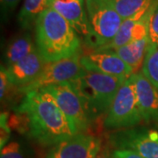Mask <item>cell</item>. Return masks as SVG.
<instances>
[{
  "label": "cell",
  "mask_w": 158,
  "mask_h": 158,
  "mask_svg": "<svg viewBox=\"0 0 158 158\" xmlns=\"http://www.w3.org/2000/svg\"><path fill=\"white\" fill-rule=\"evenodd\" d=\"M9 118L11 128L46 146L56 145L75 135L67 117L45 89L25 94Z\"/></svg>",
  "instance_id": "obj_1"
},
{
  "label": "cell",
  "mask_w": 158,
  "mask_h": 158,
  "mask_svg": "<svg viewBox=\"0 0 158 158\" xmlns=\"http://www.w3.org/2000/svg\"><path fill=\"white\" fill-rule=\"evenodd\" d=\"M35 44L46 62H56L81 53L78 34L53 8L43 11L35 23Z\"/></svg>",
  "instance_id": "obj_2"
},
{
  "label": "cell",
  "mask_w": 158,
  "mask_h": 158,
  "mask_svg": "<svg viewBox=\"0 0 158 158\" xmlns=\"http://www.w3.org/2000/svg\"><path fill=\"white\" fill-rule=\"evenodd\" d=\"M126 79L97 72H85L70 81V85L83 99L91 121L106 117L119 88Z\"/></svg>",
  "instance_id": "obj_3"
},
{
  "label": "cell",
  "mask_w": 158,
  "mask_h": 158,
  "mask_svg": "<svg viewBox=\"0 0 158 158\" xmlns=\"http://www.w3.org/2000/svg\"><path fill=\"white\" fill-rule=\"evenodd\" d=\"M90 35L85 41L90 50H95L111 42L124 19L112 0H85Z\"/></svg>",
  "instance_id": "obj_4"
},
{
  "label": "cell",
  "mask_w": 158,
  "mask_h": 158,
  "mask_svg": "<svg viewBox=\"0 0 158 158\" xmlns=\"http://www.w3.org/2000/svg\"><path fill=\"white\" fill-rule=\"evenodd\" d=\"M141 121L133 74L119 88L103 125L107 130H121L135 127Z\"/></svg>",
  "instance_id": "obj_5"
},
{
  "label": "cell",
  "mask_w": 158,
  "mask_h": 158,
  "mask_svg": "<svg viewBox=\"0 0 158 158\" xmlns=\"http://www.w3.org/2000/svg\"><path fill=\"white\" fill-rule=\"evenodd\" d=\"M81 56L82 52L69 58L47 62L37 78L28 85L19 89L18 92L27 94V92L50 85H61L77 79L86 72L81 64Z\"/></svg>",
  "instance_id": "obj_6"
},
{
  "label": "cell",
  "mask_w": 158,
  "mask_h": 158,
  "mask_svg": "<svg viewBox=\"0 0 158 158\" xmlns=\"http://www.w3.org/2000/svg\"><path fill=\"white\" fill-rule=\"evenodd\" d=\"M42 89L48 90L54 97L57 105L69 121L75 135L85 133L90 128L92 121L86 111L84 101L69 82L50 85Z\"/></svg>",
  "instance_id": "obj_7"
},
{
  "label": "cell",
  "mask_w": 158,
  "mask_h": 158,
  "mask_svg": "<svg viewBox=\"0 0 158 158\" xmlns=\"http://www.w3.org/2000/svg\"><path fill=\"white\" fill-rule=\"evenodd\" d=\"M116 149H129L144 158H158V132L147 127L118 130L110 136Z\"/></svg>",
  "instance_id": "obj_8"
},
{
  "label": "cell",
  "mask_w": 158,
  "mask_h": 158,
  "mask_svg": "<svg viewBox=\"0 0 158 158\" xmlns=\"http://www.w3.org/2000/svg\"><path fill=\"white\" fill-rule=\"evenodd\" d=\"M81 64L85 70L127 79L135 74L133 69L113 49L90 50L82 55Z\"/></svg>",
  "instance_id": "obj_9"
},
{
  "label": "cell",
  "mask_w": 158,
  "mask_h": 158,
  "mask_svg": "<svg viewBox=\"0 0 158 158\" xmlns=\"http://www.w3.org/2000/svg\"><path fill=\"white\" fill-rule=\"evenodd\" d=\"M101 150V140L85 133L61 141L50 151L56 158H95Z\"/></svg>",
  "instance_id": "obj_10"
},
{
  "label": "cell",
  "mask_w": 158,
  "mask_h": 158,
  "mask_svg": "<svg viewBox=\"0 0 158 158\" xmlns=\"http://www.w3.org/2000/svg\"><path fill=\"white\" fill-rule=\"evenodd\" d=\"M50 7L64 18L79 35L83 36L85 42L89 39L90 28L85 0H50Z\"/></svg>",
  "instance_id": "obj_11"
},
{
  "label": "cell",
  "mask_w": 158,
  "mask_h": 158,
  "mask_svg": "<svg viewBox=\"0 0 158 158\" xmlns=\"http://www.w3.org/2000/svg\"><path fill=\"white\" fill-rule=\"evenodd\" d=\"M47 62L38 50H36L16 63L5 67L7 69L11 85L18 91L37 78Z\"/></svg>",
  "instance_id": "obj_12"
},
{
  "label": "cell",
  "mask_w": 158,
  "mask_h": 158,
  "mask_svg": "<svg viewBox=\"0 0 158 158\" xmlns=\"http://www.w3.org/2000/svg\"><path fill=\"white\" fill-rule=\"evenodd\" d=\"M135 92L142 120L145 122L158 121V90L148 79L138 71L134 74Z\"/></svg>",
  "instance_id": "obj_13"
},
{
  "label": "cell",
  "mask_w": 158,
  "mask_h": 158,
  "mask_svg": "<svg viewBox=\"0 0 158 158\" xmlns=\"http://www.w3.org/2000/svg\"><path fill=\"white\" fill-rule=\"evenodd\" d=\"M36 50V44L28 33L19 34L13 37L7 44L5 50L4 57L6 67L16 63Z\"/></svg>",
  "instance_id": "obj_14"
},
{
  "label": "cell",
  "mask_w": 158,
  "mask_h": 158,
  "mask_svg": "<svg viewBox=\"0 0 158 158\" xmlns=\"http://www.w3.org/2000/svg\"><path fill=\"white\" fill-rule=\"evenodd\" d=\"M148 47V37L113 49L136 73L141 69Z\"/></svg>",
  "instance_id": "obj_15"
},
{
  "label": "cell",
  "mask_w": 158,
  "mask_h": 158,
  "mask_svg": "<svg viewBox=\"0 0 158 158\" xmlns=\"http://www.w3.org/2000/svg\"><path fill=\"white\" fill-rule=\"evenodd\" d=\"M50 7V0H25L18 15V23L23 30H31L39 16Z\"/></svg>",
  "instance_id": "obj_16"
},
{
  "label": "cell",
  "mask_w": 158,
  "mask_h": 158,
  "mask_svg": "<svg viewBox=\"0 0 158 158\" xmlns=\"http://www.w3.org/2000/svg\"><path fill=\"white\" fill-rule=\"evenodd\" d=\"M141 71L158 90V44L148 45Z\"/></svg>",
  "instance_id": "obj_17"
},
{
  "label": "cell",
  "mask_w": 158,
  "mask_h": 158,
  "mask_svg": "<svg viewBox=\"0 0 158 158\" xmlns=\"http://www.w3.org/2000/svg\"><path fill=\"white\" fill-rule=\"evenodd\" d=\"M113 6L123 19L148 9L153 0H112Z\"/></svg>",
  "instance_id": "obj_18"
},
{
  "label": "cell",
  "mask_w": 158,
  "mask_h": 158,
  "mask_svg": "<svg viewBox=\"0 0 158 158\" xmlns=\"http://www.w3.org/2000/svg\"><path fill=\"white\" fill-rule=\"evenodd\" d=\"M33 151L24 143L11 141L1 148L0 158H33Z\"/></svg>",
  "instance_id": "obj_19"
},
{
  "label": "cell",
  "mask_w": 158,
  "mask_h": 158,
  "mask_svg": "<svg viewBox=\"0 0 158 158\" xmlns=\"http://www.w3.org/2000/svg\"><path fill=\"white\" fill-rule=\"evenodd\" d=\"M0 98L2 104L6 101L7 97L11 93L12 89H16L13 85H11V81L9 79V76L7 73V69L3 64L1 65V70H0Z\"/></svg>",
  "instance_id": "obj_20"
},
{
  "label": "cell",
  "mask_w": 158,
  "mask_h": 158,
  "mask_svg": "<svg viewBox=\"0 0 158 158\" xmlns=\"http://www.w3.org/2000/svg\"><path fill=\"white\" fill-rule=\"evenodd\" d=\"M158 44V4L153 11L148 27V45Z\"/></svg>",
  "instance_id": "obj_21"
},
{
  "label": "cell",
  "mask_w": 158,
  "mask_h": 158,
  "mask_svg": "<svg viewBox=\"0 0 158 158\" xmlns=\"http://www.w3.org/2000/svg\"><path fill=\"white\" fill-rule=\"evenodd\" d=\"M0 126H1V148L7 143L11 137V127L9 125V114L6 112L1 113L0 115Z\"/></svg>",
  "instance_id": "obj_22"
},
{
  "label": "cell",
  "mask_w": 158,
  "mask_h": 158,
  "mask_svg": "<svg viewBox=\"0 0 158 158\" xmlns=\"http://www.w3.org/2000/svg\"><path fill=\"white\" fill-rule=\"evenodd\" d=\"M20 0H0L1 2V13L3 20H6L8 17L16 9Z\"/></svg>",
  "instance_id": "obj_23"
},
{
  "label": "cell",
  "mask_w": 158,
  "mask_h": 158,
  "mask_svg": "<svg viewBox=\"0 0 158 158\" xmlns=\"http://www.w3.org/2000/svg\"><path fill=\"white\" fill-rule=\"evenodd\" d=\"M113 158H144L139 154L129 149H116L113 151Z\"/></svg>",
  "instance_id": "obj_24"
},
{
  "label": "cell",
  "mask_w": 158,
  "mask_h": 158,
  "mask_svg": "<svg viewBox=\"0 0 158 158\" xmlns=\"http://www.w3.org/2000/svg\"><path fill=\"white\" fill-rule=\"evenodd\" d=\"M95 158H113V152H109L106 149H105L103 151L100 150Z\"/></svg>",
  "instance_id": "obj_25"
},
{
  "label": "cell",
  "mask_w": 158,
  "mask_h": 158,
  "mask_svg": "<svg viewBox=\"0 0 158 158\" xmlns=\"http://www.w3.org/2000/svg\"><path fill=\"white\" fill-rule=\"evenodd\" d=\"M46 158H56V156H55L53 155V153L50 151V152L48 154V156H47V157H46Z\"/></svg>",
  "instance_id": "obj_26"
}]
</instances>
